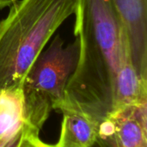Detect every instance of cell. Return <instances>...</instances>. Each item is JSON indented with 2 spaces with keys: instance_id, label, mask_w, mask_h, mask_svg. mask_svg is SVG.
Here are the masks:
<instances>
[{
  "instance_id": "cell-1",
  "label": "cell",
  "mask_w": 147,
  "mask_h": 147,
  "mask_svg": "<svg viewBox=\"0 0 147 147\" xmlns=\"http://www.w3.org/2000/svg\"><path fill=\"white\" fill-rule=\"evenodd\" d=\"M74 16L79 55L65 93L101 102L110 110L116 73L130 50L125 27L111 0H79Z\"/></svg>"
},
{
  "instance_id": "cell-7",
  "label": "cell",
  "mask_w": 147,
  "mask_h": 147,
  "mask_svg": "<svg viewBox=\"0 0 147 147\" xmlns=\"http://www.w3.org/2000/svg\"><path fill=\"white\" fill-rule=\"evenodd\" d=\"M146 103H147V78L137 71L133 64L129 50L125 53L116 73L111 94L109 112Z\"/></svg>"
},
{
  "instance_id": "cell-11",
  "label": "cell",
  "mask_w": 147,
  "mask_h": 147,
  "mask_svg": "<svg viewBox=\"0 0 147 147\" xmlns=\"http://www.w3.org/2000/svg\"><path fill=\"white\" fill-rule=\"evenodd\" d=\"M17 0H0V9H3L6 7H10Z\"/></svg>"
},
{
  "instance_id": "cell-8",
  "label": "cell",
  "mask_w": 147,
  "mask_h": 147,
  "mask_svg": "<svg viewBox=\"0 0 147 147\" xmlns=\"http://www.w3.org/2000/svg\"><path fill=\"white\" fill-rule=\"evenodd\" d=\"M25 125L22 86L0 90V141L20 135Z\"/></svg>"
},
{
  "instance_id": "cell-2",
  "label": "cell",
  "mask_w": 147,
  "mask_h": 147,
  "mask_svg": "<svg viewBox=\"0 0 147 147\" xmlns=\"http://www.w3.org/2000/svg\"><path fill=\"white\" fill-rule=\"evenodd\" d=\"M79 0H20L0 22V90L22 86L34 59Z\"/></svg>"
},
{
  "instance_id": "cell-10",
  "label": "cell",
  "mask_w": 147,
  "mask_h": 147,
  "mask_svg": "<svg viewBox=\"0 0 147 147\" xmlns=\"http://www.w3.org/2000/svg\"><path fill=\"white\" fill-rule=\"evenodd\" d=\"M20 135H21V134H20ZM20 135L9 141H0V147H16L17 145L18 140H19Z\"/></svg>"
},
{
  "instance_id": "cell-9",
  "label": "cell",
  "mask_w": 147,
  "mask_h": 147,
  "mask_svg": "<svg viewBox=\"0 0 147 147\" xmlns=\"http://www.w3.org/2000/svg\"><path fill=\"white\" fill-rule=\"evenodd\" d=\"M16 147H56L54 145L47 144L42 141L40 137L39 134L31 130L30 128L23 127L19 140Z\"/></svg>"
},
{
  "instance_id": "cell-5",
  "label": "cell",
  "mask_w": 147,
  "mask_h": 147,
  "mask_svg": "<svg viewBox=\"0 0 147 147\" xmlns=\"http://www.w3.org/2000/svg\"><path fill=\"white\" fill-rule=\"evenodd\" d=\"M147 103L108 113L100 138L113 140L114 147H147Z\"/></svg>"
},
{
  "instance_id": "cell-6",
  "label": "cell",
  "mask_w": 147,
  "mask_h": 147,
  "mask_svg": "<svg viewBox=\"0 0 147 147\" xmlns=\"http://www.w3.org/2000/svg\"><path fill=\"white\" fill-rule=\"evenodd\" d=\"M127 34L133 64L147 78V0H111Z\"/></svg>"
},
{
  "instance_id": "cell-4",
  "label": "cell",
  "mask_w": 147,
  "mask_h": 147,
  "mask_svg": "<svg viewBox=\"0 0 147 147\" xmlns=\"http://www.w3.org/2000/svg\"><path fill=\"white\" fill-rule=\"evenodd\" d=\"M56 110L62 121L56 147H93L100 139L101 124L109 109L102 103L65 93Z\"/></svg>"
},
{
  "instance_id": "cell-3",
  "label": "cell",
  "mask_w": 147,
  "mask_h": 147,
  "mask_svg": "<svg viewBox=\"0 0 147 147\" xmlns=\"http://www.w3.org/2000/svg\"><path fill=\"white\" fill-rule=\"evenodd\" d=\"M79 55V41L65 46L60 35L34 59L22 83L25 127L40 133L52 110L65 97Z\"/></svg>"
}]
</instances>
